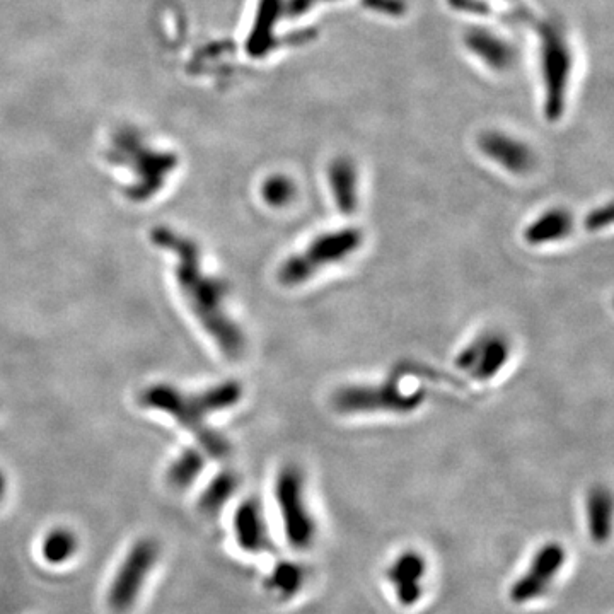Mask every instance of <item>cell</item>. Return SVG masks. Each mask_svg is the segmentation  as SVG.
Returning a JSON list of instances; mask_svg holds the SVG:
<instances>
[{"mask_svg": "<svg viewBox=\"0 0 614 614\" xmlns=\"http://www.w3.org/2000/svg\"><path fill=\"white\" fill-rule=\"evenodd\" d=\"M568 69H570V52L567 43L558 33L546 35L543 41V70L545 77L553 84V93H562L567 84Z\"/></svg>", "mask_w": 614, "mask_h": 614, "instance_id": "obj_17", "label": "cell"}, {"mask_svg": "<svg viewBox=\"0 0 614 614\" xmlns=\"http://www.w3.org/2000/svg\"><path fill=\"white\" fill-rule=\"evenodd\" d=\"M364 244L359 227H342L318 234L304 250L285 258L277 277L284 287H297L314 279L321 270L338 265L357 253Z\"/></svg>", "mask_w": 614, "mask_h": 614, "instance_id": "obj_3", "label": "cell"}, {"mask_svg": "<svg viewBox=\"0 0 614 614\" xmlns=\"http://www.w3.org/2000/svg\"><path fill=\"white\" fill-rule=\"evenodd\" d=\"M574 231V217L563 207H553L538 215L524 229V239L531 246H545L567 239Z\"/></svg>", "mask_w": 614, "mask_h": 614, "instance_id": "obj_14", "label": "cell"}, {"mask_svg": "<svg viewBox=\"0 0 614 614\" xmlns=\"http://www.w3.org/2000/svg\"><path fill=\"white\" fill-rule=\"evenodd\" d=\"M275 500L287 543L297 551L313 548L318 526L307 504L304 476L297 466L280 470L275 480Z\"/></svg>", "mask_w": 614, "mask_h": 614, "instance_id": "obj_5", "label": "cell"}, {"mask_svg": "<svg viewBox=\"0 0 614 614\" xmlns=\"http://www.w3.org/2000/svg\"><path fill=\"white\" fill-rule=\"evenodd\" d=\"M151 239L157 248L173 253L176 260L174 277L186 304L203 330L209 333L227 359H241L246 348V336L241 326L227 313L229 284L221 277L203 272L200 248L192 238L171 227L159 226L152 229Z\"/></svg>", "mask_w": 614, "mask_h": 614, "instance_id": "obj_1", "label": "cell"}, {"mask_svg": "<svg viewBox=\"0 0 614 614\" xmlns=\"http://www.w3.org/2000/svg\"><path fill=\"white\" fill-rule=\"evenodd\" d=\"M307 570L302 563L294 560H279L273 565L270 574L265 579V587L273 596L282 601H290L302 591L306 584Z\"/></svg>", "mask_w": 614, "mask_h": 614, "instance_id": "obj_16", "label": "cell"}, {"mask_svg": "<svg viewBox=\"0 0 614 614\" xmlns=\"http://www.w3.org/2000/svg\"><path fill=\"white\" fill-rule=\"evenodd\" d=\"M480 149L490 161L512 174L531 173L536 164L533 149L524 140L499 130L481 135Z\"/></svg>", "mask_w": 614, "mask_h": 614, "instance_id": "obj_10", "label": "cell"}, {"mask_svg": "<svg viewBox=\"0 0 614 614\" xmlns=\"http://www.w3.org/2000/svg\"><path fill=\"white\" fill-rule=\"evenodd\" d=\"M466 45L483 64L493 70H507L516 62V50L509 41L490 29H471L466 35Z\"/></svg>", "mask_w": 614, "mask_h": 614, "instance_id": "obj_13", "label": "cell"}, {"mask_svg": "<svg viewBox=\"0 0 614 614\" xmlns=\"http://www.w3.org/2000/svg\"><path fill=\"white\" fill-rule=\"evenodd\" d=\"M613 224V203L608 202L591 210L584 219V227L589 232H599Z\"/></svg>", "mask_w": 614, "mask_h": 614, "instance_id": "obj_23", "label": "cell"}, {"mask_svg": "<svg viewBox=\"0 0 614 614\" xmlns=\"http://www.w3.org/2000/svg\"><path fill=\"white\" fill-rule=\"evenodd\" d=\"M238 487L239 478L234 471H221L203 490L198 499V507L205 514L215 516L234 497V493L238 492Z\"/></svg>", "mask_w": 614, "mask_h": 614, "instance_id": "obj_19", "label": "cell"}, {"mask_svg": "<svg viewBox=\"0 0 614 614\" xmlns=\"http://www.w3.org/2000/svg\"><path fill=\"white\" fill-rule=\"evenodd\" d=\"M567 550L558 541H548L534 551L526 572L510 586V601L519 606L534 603L550 591L553 582L567 565Z\"/></svg>", "mask_w": 614, "mask_h": 614, "instance_id": "obj_7", "label": "cell"}, {"mask_svg": "<svg viewBox=\"0 0 614 614\" xmlns=\"http://www.w3.org/2000/svg\"><path fill=\"white\" fill-rule=\"evenodd\" d=\"M6 492H7L6 475H4L2 471H0V502L4 500V497H6Z\"/></svg>", "mask_w": 614, "mask_h": 614, "instance_id": "obj_25", "label": "cell"}, {"mask_svg": "<svg viewBox=\"0 0 614 614\" xmlns=\"http://www.w3.org/2000/svg\"><path fill=\"white\" fill-rule=\"evenodd\" d=\"M393 589L396 601H398L401 608H415L422 601L423 594H425V587H423L422 582H417V584H401V586L393 587Z\"/></svg>", "mask_w": 614, "mask_h": 614, "instance_id": "obj_24", "label": "cell"}, {"mask_svg": "<svg viewBox=\"0 0 614 614\" xmlns=\"http://www.w3.org/2000/svg\"><path fill=\"white\" fill-rule=\"evenodd\" d=\"M261 197H263L268 207H272V209H285V207H289L290 203L296 200V181L292 180L287 174H272L261 185Z\"/></svg>", "mask_w": 614, "mask_h": 614, "instance_id": "obj_22", "label": "cell"}, {"mask_svg": "<svg viewBox=\"0 0 614 614\" xmlns=\"http://www.w3.org/2000/svg\"><path fill=\"white\" fill-rule=\"evenodd\" d=\"M234 536L239 548L248 555H263L273 550L267 516L260 502L246 499L234 512Z\"/></svg>", "mask_w": 614, "mask_h": 614, "instance_id": "obj_11", "label": "cell"}, {"mask_svg": "<svg viewBox=\"0 0 614 614\" xmlns=\"http://www.w3.org/2000/svg\"><path fill=\"white\" fill-rule=\"evenodd\" d=\"M335 410L342 415L394 413L410 415L425 403L420 389L405 391L396 381L379 384H350L336 389L331 398Z\"/></svg>", "mask_w": 614, "mask_h": 614, "instance_id": "obj_4", "label": "cell"}, {"mask_svg": "<svg viewBox=\"0 0 614 614\" xmlns=\"http://www.w3.org/2000/svg\"><path fill=\"white\" fill-rule=\"evenodd\" d=\"M328 185L336 209L343 215H352L359 209V169L352 159L336 157L328 166Z\"/></svg>", "mask_w": 614, "mask_h": 614, "instance_id": "obj_12", "label": "cell"}, {"mask_svg": "<svg viewBox=\"0 0 614 614\" xmlns=\"http://www.w3.org/2000/svg\"><path fill=\"white\" fill-rule=\"evenodd\" d=\"M510 342L499 333L476 336L473 342L459 350L454 365L459 371L468 372L473 379L485 383L499 376L510 359Z\"/></svg>", "mask_w": 614, "mask_h": 614, "instance_id": "obj_8", "label": "cell"}, {"mask_svg": "<svg viewBox=\"0 0 614 614\" xmlns=\"http://www.w3.org/2000/svg\"><path fill=\"white\" fill-rule=\"evenodd\" d=\"M587 529L596 545L608 543L613 533V495L603 485L591 488L586 499Z\"/></svg>", "mask_w": 614, "mask_h": 614, "instance_id": "obj_15", "label": "cell"}, {"mask_svg": "<svg viewBox=\"0 0 614 614\" xmlns=\"http://www.w3.org/2000/svg\"><path fill=\"white\" fill-rule=\"evenodd\" d=\"M203 468H205L203 451H198L195 447H186L169 466L166 480L176 490H185L192 487L198 476L202 475Z\"/></svg>", "mask_w": 614, "mask_h": 614, "instance_id": "obj_20", "label": "cell"}, {"mask_svg": "<svg viewBox=\"0 0 614 614\" xmlns=\"http://www.w3.org/2000/svg\"><path fill=\"white\" fill-rule=\"evenodd\" d=\"M243 384L234 379L215 384L200 393H185L171 384H154L140 394V403L145 408H154L168 413L192 432L205 454L210 458L224 459L231 454V444L226 437L209 427V417L229 410L243 400Z\"/></svg>", "mask_w": 614, "mask_h": 614, "instance_id": "obj_2", "label": "cell"}, {"mask_svg": "<svg viewBox=\"0 0 614 614\" xmlns=\"http://www.w3.org/2000/svg\"><path fill=\"white\" fill-rule=\"evenodd\" d=\"M161 555L156 539L142 538L135 541L116 570L108 589V606L111 611L128 613L139 601L145 582L151 577Z\"/></svg>", "mask_w": 614, "mask_h": 614, "instance_id": "obj_6", "label": "cell"}, {"mask_svg": "<svg viewBox=\"0 0 614 614\" xmlns=\"http://www.w3.org/2000/svg\"><path fill=\"white\" fill-rule=\"evenodd\" d=\"M79 551V539L69 528H53L43 538L41 555L50 565H65L76 557Z\"/></svg>", "mask_w": 614, "mask_h": 614, "instance_id": "obj_21", "label": "cell"}, {"mask_svg": "<svg viewBox=\"0 0 614 614\" xmlns=\"http://www.w3.org/2000/svg\"><path fill=\"white\" fill-rule=\"evenodd\" d=\"M427 574H429V562L425 555L418 550H405L401 551L389 565L386 579L391 586L396 587L401 584L423 582Z\"/></svg>", "mask_w": 614, "mask_h": 614, "instance_id": "obj_18", "label": "cell"}, {"mask_svg": "<svg viewBox=\"0 0 614 614\" xmlns=\"http://www.w3.org/2000/svg\"><path fill=\"white\" fill-rule=\"evenodd\" d=\"M118 159H130L134 161V168L139 174V183L130 186L127 197L134 202H145L154 197L163 188L166 176L176 166V157L171 154H154L149 151H128L123 149L118 152Z\"/></svg>", "mask_w": 614, "mask_h": 614, "instance_id": "obj_9", "label": "cell"}]
</instances>
